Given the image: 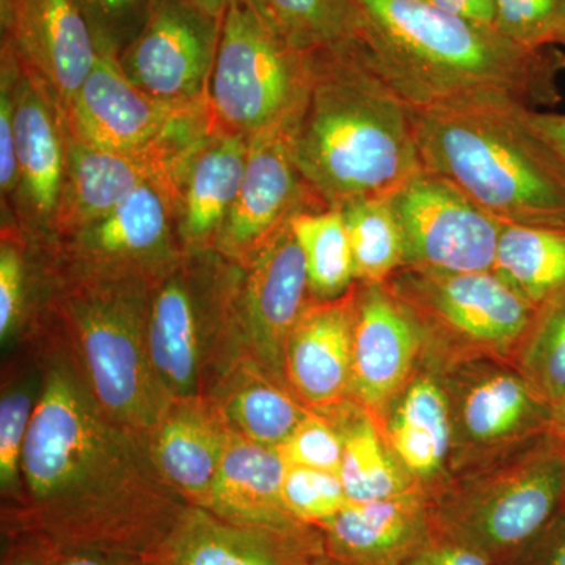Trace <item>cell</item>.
Segmentation results:
<instances>
[{"instance_id":"1","label":"cell","mask_w":565,"mask_h":565,"mask_svg":"<svg viewBox=\"0 0 565 565\" xmlns=\"http://www.w3.org/2000/svg\"><path fill=\"white\" fill-rule=\"evenodd\" d=\"M24 340L43 384L2 533L36 535L57 553L161 557L191 504L159 473L147 438L104 414L54 341L32 329Z\"/></svg>"},{"instance_id":"2","label":"cell","mask_w":565,"mask_h":565,"mask_svg":"<svg viewBox=\"0 0 565 565\" xmlns=\"http://www.w3.org/2000/svg\"><path fill=\"white\" fill-rule=\"evenodd\" d=\"M375 71L412 109L552 107L565 54L419 0H355Z\"/></svg>"},{"instance_id":"3","label":"cell","mask_w":565,"mask_h":565,"mask_svg":"<svg viewBox=\"0 0 565 565\" xmlns=\"http://www.w3.org/2000/svg\"><path fill=\"white\" fill-rule=\"evenodd\" d=\"M291 145L307 188L337 210L392 196L424 169L412 107L375 71L364 44L313 54Z\"/></svg>"},{"instance_id":"4","label":"cell","mask_w":565,"mask_h":565,"mask_svg":"<svg viewBox=\"0 0 565 565\" xmlns=\"http://www.w3.org/2000/svg\"><path fill=\"white\" fill-rule=\"evenodd\" d=\"M36 264L39 292L25 330L54 341L104 414L148 440L173 403L148 353V313L158 280L54 274L40 259Z\"/></svg>"},{"instance_id":"5","label":"cell","mask_w":565,"mask_h":565,"mask_svg":"<svg viewBox=\"0 0 565 565\" xmlns=\"http://www.w3.org/2000/svg\"><path fill=\"white\" fill-rule=\"evenodd\" d=\"M525 107L412 109L423 167L503 223L565 226V166Z\"/></svg>"},{"instance_id":"6","label":"cell","mask_w":565,"mask_h":565,"mask_svg":"<svg viewBox=\"0 0 565 565\" xmlns=\"http://www.w3.org/2000/svg\"><path fill=\"white\" fill-rule=\"evenodd\" d=\"M244 266L222 253H184L152 286L147 341L170 399L212 397L243 362L237 300Z\"/></svg>"},{"instance_id":"7","label":"cell","mask_w":565,"mask_h":565,"mask_svg":"<svg viewBox=\"0 0 565 565\" xmlns=\"http://www.w3.org/2000/svg\"><path fill=\"white\" fill-rule=\"evenodd\" d=\"M565 512V440L535 438L433 497L438 534L493 565H514Z\"/></svg>"},{"instance_id":"8","label":"cell","mask_w":565,"mask_h":565,"mask_svg":"<svg viewBox=\"0 0 565 565\" xmlns=\"http://www.w3.org/2000/svg\"><path fill=\"white\" fill-rule=\"evenodd\" d=\"M311 57L282 39L253 0H234L223 14L207 93L214 128L252 140L294 120L310 87Z\"/></svg>"},{"instance_id":"9","label":"cell","mask_w":565,"mask_h":565,"mask_svg":"<svg viewBox=\"0 0 565 565\" xmlns=\"http://www.w3.org/2000/svg\"><path fill=\"white\" fill-rule=\"evenodd\" d=\"M414 316L426 343L508 355L519 351L537 313L494 270L441 273L403 267L386 281Z\"/></svg>"},{"instance_id":"10","label":"cell","mask_w":565,"mask_h":565,"mask_svg":"<svg viewBox=\"0 0 565 565\" xmlns=\"http://www.w3.org/2000/svg\"><path fill=\"white\" fill-rule=\"evenodd\" d=\"M33 245L40 263L54 274L159 280L184 256L173 182H143L103 217L50 244Z\"/></svg>"},{"instance_id":"11","label":"cell","mask_w":565,"mask_h":565,"mask_svg":"<svg viewBox=\"0 0 565 565\" xmlns=\"http://www.w3.org/2000/svg\"><path fill=\"white\" fill-rule=\"evenodd\" d=\"M441 381L451 411L452 468L498 459L550 434L552 404L516 366L473 355Z\"/></svg>"},{"instance_id":"12","label":"cell","mask_w":565,"mask_h":565,"mask_svg":"<svg viewBox=\"0 0 565 565\" xmlns=\"http://www.w3.org/2000/svg\"><path fill=\"white\" fill-rule=\"evenodd\" d=\"M76 139L118 151L188 152L212 131L207 106L178 107L158 102L122 73L117 55L98 52L95 66L66 110Z\"/></svg>"},{"instance_id":"13","label":"cell","mask_w":565,"mask_h":565,"mask_svg":"<svg viewBox=\"0 0 565 565\" xmlns=\"http://www.w3.org/2000/svg\"><path fill=\"white\" fill-rule=\"evenodd\" d=\"M405 266L441 273L493 270L505 223L440 174L423 169L390 196Z\"/></svg>"},{"instance_id":"14","label":"cell","mask_w":565,"mask_h":565,"mask_svg":"<svg viewBox=\"0 0 565 565\" xmlns=\"http://www.w3.org/2000/svg\"><path fill=\"white\" fill-rule=\"evenodd\" d=\"M222 20L192 0H156L139 35L118 55V65L158 102L207 106Z\"/></svg>"},{"instance_id":"15","label":"cell","mask_w":565,"mask_h":565,"mask_svg":"<svg viewBox=\"0 0 565 565\" xmlns=\"http://www.w3.org/2000/svg\"><path fill=\"white\" fill-rule=\"evenodd\" d=\"M13 98L18 185L10 206L2 210V221L13 222L33 244H44L51 237L65 178V117L46 85L18 57Z\"/></svg>"},{"instance_id":"16","label":"cell","mask_w":565,"mask_h":565,"mask_svg":"<svg viewBox=\"0 0 565 565\" xmlns=\"http://www.w3.org/2000/svg\"><path fill=\"white\" fill-rule=\"evenodd\" d=\"M292 121L248 140L243 184L214 247L241 266H247L294 215L308 207H326L297 170Z\"/></svg>"},{"instance_id":"17","label":"cell","mask_w":565,"mask_h":565,"mask_svg":"<svg viewBox=\"0 0 565 565\" xmlns=\"http://www.w3.org/2000/svg\"><path fill=\"white\" fill-rule=\"evenodd\" d=\"M310 299L307 263L291 221L244 266L237 300L244 360L286 381V345Z\"/></svg>"},{"instance_id":"18","label":"cell","mask_w":565,"mask_h":565,"mask_svg":"<svg viewBox=\"0 0 565 565\" xmlns=\"http://www.w3.org/2000/svg\"><path fill=\"white\" fill-rule=\"evenodd\" d=\"M351 401L377 419L414 377L426 343L386 282L353 285Z\"/></svg>"},{"instance_id":"19","label":"cell","mask_w":565,"mask_h":565,"mask_svg":"<svg viewBox=\"0 0 565 565\" xmlns=\"http://www.w3.org/2000/svg\"><path fill=\"white\" fill-rule=\"evenodd\" d=\"M2 43L54 95L63 115L98 58L73 0H0Z\"/></svg>"},{"instance_id":"20","label":"cell","mask_w":565,"mask_h":565,"mask_svg":"<svg viewBox=\"0 0 565 565\" xmlns=\"http://www.w3.org/2000/svg\"><path fill=\"white\" fill-rule=\"evenodd\" d=\"M192 151L162 148L145 151L109 150L76 139L66 128V163L61 202L51 237L44 244L68 236L87 223L103 217L143 182L167 180L174 185L182 163Z\"/></svg>"},{"instance_id":"21","label":"cell","mask_w":565,"mask_h":565,"mask_svg":"<svg viewBox=\"0 0 565 565\" xmlns=\"http://www.w3.org/2000/svg\"><path fill=\"white\" fill-rule=\"evenodd\" d=\"M352 289L340 299H310L286 345V382L319 414H330L351 401Z\"/></svg>"},{"instance_id":"22","label":"cell","mask_w":565,"mask_h":565,"mask_svg":"<svg viewBox=\"0 0 565 565\" xmlns=\"http://www.w3.org/2000/svg\"><path fill=\"white\" fill-rule=\"evenodd\" d=\"M341 565H404L434 535L433 497L422 487L367 503H349L318 527Z\"/></svg>"},{"instance_id":"23","label":"cell","mask_w":565,"mask_h":565,"mask_svg":"<svg viewBox=\"0 0 565 565\" xmlns=\"http://www.w3.org/2000/svg\"><path fill=\"white\" fill-rule=\"evenodd\" d=\"M247 152V139L215 129L182 163L174 217L184 253L215 247L243 184Z\"/></svg>"},{"instance_id":"24","label":"cell","mask_w":565,"mask_h":565,"mask_svg":"<svg viewBox=\"0 0 565 565\" xmlns=\"http://www.w3.org/2000/svg\"><path fill=\"white\" fill-rule=\"evenodd\" d=\"M323 548L318 527L282 533L226 522L189 505L161 555L162 565H291Z\"/></svg>"},{"instance_id":"25","label":"cell","mask_w":565,"mask_h":565,"mask_svg":"<svg viewBox=\"0 0 565 565\" xmlns=\"http://www.w3.org/2000/svg\"><path fill=\"white\" fill-rule=\"evenodd\" d=\"M233 429L212 397L173 401L148 437L159 473L191 505L204 508Z\"/></svg>"},{"instance_id":"26","label":"cell","mask_w":565,"mask_h":565,"mask_svg":"<svg viewBox=\"0 0 565 565\" xmlns=\"http://www.w3.org/2000/svg\"><path fill=\"white\" fill-rule=\"evenodd\" d=\"M280 452L232 433L203 509L236 525L296 533L316 527L300 522L286 508Z\"/></svg>"},{"instance_id":"27","label":"cell","mask_w":565,"mask_h":565,"mask_svg":"<svg viewBox=\"0 0 565 565\" xmlns=\"http://www.w3.org/2000/svg\"><path fill=\"white\" fill-rule=\"evenodd\" d=\"M386 426L397 462L419 487L433 486L451 465L452 423L444 381L418 373L392 405Z\"/></svg>"},{"instance_id":"28","label":"cell","mask_w":565,"mask_h":565,"mask_svg":"<svg viewBox=\"0 0 565 565\" xmlns=\"http://www.w3.org/2000/svg\"><path fill=\"white\" fill-rule=\"evenodd\" d=\"M214 399L230 427L253 444L278 449L311 414L288 382L243 360Z\"/></svg>"},{"instance_id":"29","label":"cell","mask_w":565,"mask_h":565,"mask_svg":"<svg viewBox=\"0 0 565 565\" xmlns=\"http://www.w3.org/2000/svg\"><path fill=\"white\" fill-rule=\"evenodd\" d=\"M323 415L337 423L343 437L340 478L351 503L386 500L419 487L405 473L392 449L386 448L379 424L370 412L348 401L337 411Z\"/></svg>"},{"instance_id":"30","label":"cell","mask_w":565,"mask_h":565,"mask_svg":"<svg viewBox=\"0 0 565 565\" xmlns=\"http://www.w3.org/2000/svg\"><path fill=\"white\" fill-rule=\"evenodd\" d=\"M494 273L534 307L565 291V226L505 223Z\"/></svg>"},{"instance_id":"31","label":"cell","mask_w":565,"mask_h":565,"mask_svg":"<svg viewBox=\"0 0 565 565\" xmlns=\"http://www.w3.org/2000/svg\"><path fill=\"white\" fill-rule=\"evenodd\" d=\"M267 22L307 54L363 44V17L355 0H253Z\"/></svg>"},{"instance_id":"32","label":"cell","mask_w":565,"mask_h":565,"mask_svg":"<svg viewBox=\"0 0 565 565\" xmlns=\"http://www.w3.org/2000/svg\"><path fill=\"white\" fill-rule=\"evenodd\" d=\"M25 353L3 371L0 392V494L3 505L21 492L22 456L43 384L39 353L24 340Z\"/></svg>"},{"instance_id":"33","label":"cell","mask_w":565,"mask_h":565,"mask_svg":"<svg viewBox=\"0 0 565 565\" xmlns=\"http://www.w3.org/2000/svg\"><path fill=\"white\" fill-rule=\"evenodd\" d=\"M292 230L307 263L311 299L334 300L351 291L356 281L343 212L308 207L292 218Z\"/></svg>"},{"instance_id":"34","label":"cell","mask_w":565,"mask_h":565,"mask_svg":"<svg viewBox=\"0 0 565 565\" xmlns=\"http://www.w3.org/2000/svg\"><path fill=\"white\" fill-rule=\"evenodd\" d=\"M340 211L351 243L356 282L379 285L403 269L404 236L390 196L359 200Z\"/></svg>"},{"instance_id":"35","label":"cell","mask_w":565,"mask_h":565,"mask_svg":"<svg viewBox=\"0 0 565 565\" xmlns=\"http://www.w3.org/2000/svg\"><path fill=\"white\" fill-rule=\"evenodd\" d=\"M516 367L550 404L565 392V291L537 308Z\"/></svg>"},{"instance_id":"36","label":"cell","mask_w":565,"mask_h":565,"mask_svg":"<svg viewBox=\"0 0 565 565\" xmlns=\"http://www.w3.org/2000/svg\"><path fill=\"white\" fill-rule=\"evenodd\" d=\"M36 262L31 239L2 221L0 234V341L24 333L36 302Z\"/></svg>"},{"instance_id":"37","label":"cell","mask_w":565,"mask_h":565,"mask_svg":"<svg viewBox=\"0 0 565 565\" xmlns=\"http://www.w3.org/2000/svg\"><path fill=\"white\" fill-rule=\"evenodd\" d=\"M282 500L291 515L316 527L351 503L340 475L289 465L282 481Z\"/></svg>"},{"instance_id":"38","label":"cell","mask_w":565,"mask_h":565,"mask_svg":"<svg viewBox=\"0 0 565 565\" xmlns=\"http://www.w3.org/2000/svg\"><path fill=\"white\" fill-rule=\"evenodd\" d=\"M494 28L530 50L555 46L565 28V0H493Z\"/></svg>"},{"instance_id":"39","label":"cell","mask_w":565,"mask_h":565,"mask_svg":"<svg viewBox=\"0 0 565 565\" xmlns=\"http://www.w3.org/2000/svg\"><path fill=\"white\" fill-rule=\"evenodd\" d=\"M98 52L120 55L141 31L156 0H73Z\"/></svg>"},{"instance_id":"40","label":"cell","mask_w":565,"mask_h":565,"mask_svg":"<svg viewBox=\"0 0 565 565\" xmlns=\"http://www.w3.org/2000/svg\"><path fill=\"white\" fill-rule=\"evenodd\" d=\"M289 467L313 468L340 475L343 437L329 415L311 412L278 448Z\"/></svg>"},{"instance_id":"41","label":"cell","mask_w":565,"mask_h":565,"mask_svg":"<svg viewBox=\"0 0 565 565\" xmlns=\"http://www.w3.org/2000/svg\"><path fill=\"white\" fill-rule=\"evenodd\" d=\"M17 55L7 43L0 51V196L2 210L10 206L18 185L17 139H14L13 79Z\"/></svg>"},{"instance_id":"42","label":"cell","mask_w":565,"mask_h":565,"mask_svg":"<svg viewBox=\"0 0 565 565\" xmlns=\"http://www.w3.org/2000/svg\"><path fill=\"white\" fill-rule=\"evenodd\" d=\"M404 565H493L484 556L434 531L426 542Z\"/></svg>"},{"instance_id":"43","label":"cell","mask_w":565,"mask_h":565,"mask_svg":"<svg viewBox=\"0 0 565 565\" xmlns=\"http://www.w3.org/2000/svg\"><path fill=\"white\" fill-rule=\"evenodd\" d=\"M0 565H52L57 552L43 539L25 533H2Z\"/></svg>"},{"instance_id":"44","label":"cell","mask_w":565,"mask_h":565,"mask_svg":"<svg viewBox=\"0 0 565 565\" xmlns=\"http://www.w3.org/2000/svg\"><path fill=\"white\" fill-rule=\"evenodd\" d=\"M514 565H565V512Z\"/></svg>"},{"instance_id":"45","label":"cell","mask_w":565,"mask_h":565,"mask_svg":"<svg viewBox=\"0 0 565 565\" xmlns=\"http://www.w3.org/2000/svg\"><path fill=\"white\" fill-rule=\"evenodd\" d=\"M52 565H162V563L161 557L104 552H63L57 553Z\"/></svg>"},{"instance_id":"46","label":"cell","mask_w":565,"mask_h":565,"mask_svg":"<svg viewBox=\"0 0 565 565\" xmlns=\"http://www.w3.org/2000/svg\"><path fill=\"white\" fill-rule=\"evenodd\" d=\"M527 118L539 136L555 150L565 166V111L557 114V111L530 110Z\"/></svg>"},{"instance_id":"47","label":"cell","mask_w":565,"mask_h":565,"mask_svg":"<svg viewBox=\"0 0 565 565\" xmlns=\"http://www.w3.org/2000/svg\"><path fill=\"white\" fill-rule=\"evenodd\" d=\"M446 13L494 25L493 0H419Z\"/></svg>"},{"instance_id":"48","label":"cell","mask_w":565,"mask_h":565,"mask_svg":"<svg viewBox=\"0 0 565 565\" xmlns=\"http://www.w3.org/2000/svg\"><path fill=\"white\" fill-rule=\"evenodd\" d=\"M550 434L565 440V392L552 403V419H550Z\"/></svg>"},{"instance_id":"49","label":"cell","mask_w":565,"mask_h":565,"mask_svg":"<svg viewBox=\"0 0 565 565\" xmlns=\"http://www.w3.org/2000/svg\"><path fill=\"white\" fill-rule=\"evenodd\" d=\"M291 565H341L338 561H334L332 556L327 555L326 548L318 550V552L308 553L297 559Z\"/></svg>"},{"instance_id":"50","label":"cell","mask_w":565,"mask_h":565,"mask_svg":"<svg viewBox=\"0 0 565 565\" xmlns=\"http://www.w3.org/2000/svg\"><path fill=\"white\" fill-rule=\"evenodd\" d=\"M196 6L202 7L203 10L210 11L215 17L223 18L226 9L234 2V0H192Z\"/></svg>"},{"instance_id":"51","label":"cell","mask_w":565,"mask_h":565,"mask_svg":"<svg viewBox=\"0 0 565 565\" xmlns=\"http://www.w3.org/2000/svg\"><path fill=\"white\" fill-rule=\"evenodd\" d=\"M556 44H561V46L565 47V28L563 29V32H561L559 39H557Z\"/></svg>"}]
</instances>
